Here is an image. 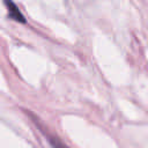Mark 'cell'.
Here are the masks:
<instances>
[{
    "mask_svg": "<svg viewBox=\"0 0 148 148\" xmlns=\"http://www.w3.org/2000/svg\"><path fill=\"white\" fill-rule=\"evenodd\" d=\"M3 2H5L6 7L8 9V14H9V16H10L12 20H14L16 22H20V23H24L25 22L24 16L22 15V13L17 8V6L12 0H3Z\"/></svg>",
    "mask_w": 148,
    "mask_h": 148,
    "instance_id": "cell-1",
    "label": "cell"
},
{
    "mask_svg": "<svg viewBox=\"0 0 148 148\" xmlns=\"http://www.w3.org/2000/svg\"><path fill=\"white\" fill-rule=\"evenodd\" d=\"M46 136H47V139H49V141H50V145H51L53 148H67L59 139H57V138H54V136H52V135H49V134H46Z\"/></svg>",
    "mask_w": 148,
    "mask_h": 148,
    "instance_id": "cell-2",
    "label": "cell"
}]
</instances>
